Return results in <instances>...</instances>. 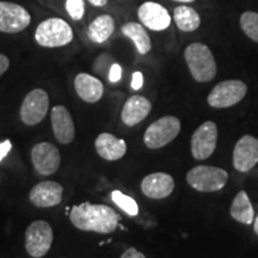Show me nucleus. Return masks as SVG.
Wrapping results in <instances>:
<instances>
[{
  "label": "nucleus",
  "instance_id": "1",
  "mask_svg": "<svg viewBox=\"0 0 258 258\" xmlns=\"http://www.w3.org/2000/svg\"><path fill=\"white\" fill-rule=\"evenodd\" d=\"M70 220L82 231L108 234L116 230L120 217L109 206L84 202L72 208Z\"/></svg>",
  "mask_w": 258,
  "mask_h": 258
},
{
  "label": "nucleus",
  "instance_id": "2",
  "mask_svg": "<svg viewBox=\"0 0 258 258\" xmlns=\"http://www.w3.org/2000/svg\"><path fill=\"white\" fill-rule=\"evenodd\" d=\"M184 59L190 74L196 82H211L217 76L218 67L214 55L209 47L201 42H194L185 48Z\"/></svg>",
  "mask_w": 258,
  "mask_h": 258
},
{
  "label": "nucleus",
  "instance_id": "3",
  "mask_svg": "<svg viewBox=\"0 0 258 258\" xmlns=\"http://www.w3.org/2000/svg\"><path fill=\"white\" fill-rule=\"evenodd\" d=\"M35 41L43 48H60L70 44L74 38L73 29L67 21L60 17H50L37 25L34 34Z\"/></svg>",
  "mask_w": 258,
  "mask_h": 258
},
{
  "label": "nucleus",
  "instance_id": "4",
  "mask_svg": "<svg viewBox=\"0 0 258 258\" xmlns=\"http://www.w3.org/2000/svg\"><path fill=\"white\" fill-rule=\"evenodd\" d=\"M228 180V173L224 169L209 165L192 167L186 175L188 184L198 191L214 192L221 190Z\"/></svg>",
  "mask_w": 258,
  "mask_h": 258
},
{
  "label": "nucleus",
  "instance_id": "5",
  "mask_svg": "<svg viewBox=\"0 0 258 258\" xmlns=\"http://www.w3.org/2000/svg\"><path fill=\"white\" fill-rule=\"evenodd\" d=\"M54 240V232L49 222L44 220L32 221L25 230V250L32 258L46 256Z\"/></svg>",
  "mask_w": 258,
  "mask_h": 258
},
{
  "label": "nucleus",
  "instance_id": "6",
  "mask_svg": "<svg viewBox=\"0 0 258 258\" xmlns=\"http://www.w3.org/2000/svg\"><path fill=\"white\" fill-rule=\"evenodd\" d=\"M180 121L175 116H164L146 129L144 143L151 150H158L175 140L180 132Z\"/></svg>",
  "mask_w": 258,
  "mask_h": 258
},
{
  "label": "nucleus",
  "instance_id": "7",
  "mask_svg": "<svg viewBox=\"0 0 258 258\" xmlns=\"http://www.w3.org/2000/svg\"><path fill=\"white\" fill-rule=\"evenodd\" d=\"M247 85L241 80H225L219 83L208 95V104L217 109L238 104L246 96Z\"/></svg>",
  "mask_w": 258,
  "mask_h": 258
},
{
  "label": "nucleus",
  "instance_id": "8",
  "mask_svg": "<svg viewBox=\"0 0 258 258\" xmlns=\"http://www.w3.org/2000/svg\"><path fill=\"white\" fill-rule=\"evenodd\" d=\"M49 109V96L43 89H34L24 97L19 117L25 125H36L43 121Z\"/></svg>",
  "mask_w": 258,
  "mask_h": 258
},
{
  "label": "nucleus",
  "instance_id": "9",
  "mask_svg": "<svg viewBox=\"0 0 258 258\" xmlns=\"http://www.w3.org/2000/svg\"><path fill=\"white\" fill-rule=\"evenodd\" d=\"M31 23V15L24 6L0 0V32L18 34Z\"/></svg>",
  "mask_w": 258,
  "mask_h": 258
},
{
  "label": "nucleus",
  "instance_id": "10",
  "mask_svg": "<svg viewBox=\"0 0 258 258\" xmlns=\"http://www.w3.org/2000/svg\"><path fill=\"white\" fill-rule=\"evenodd\" d=\"M218 144V127L213 121H206L191 137V154L195 159L206 160L214 153Z\"/></svg>",
  "mask_w": 258,
  "mask_h": 258
},
{
  "label": "nucleus",
  "instance_id": "11",
  "mask_svg": "<svg viewBox=\"0 0 258 258\" xmlns=\"http://www.w3.org/2000/svg\"><path fill=\"white\" fill-rule=\"evenodd\" d=\"M31 160L35 170L41 176L54 175L61 164L60 151L50 143H40L31 150Z\"/></svg>",
  "mask_w": 258,
  "mask_h": 258
},
{
  "label": "nucleus",
  "instance_id": "12",
  "mask_svg": "<svg viewBox=\"0 0 258 258\" xmlns=\"http://www.w3.org/2000/svg\"><path fill=\"white\" fill-rule=\"evenodd\" d=\"M258 163V139L244 135L237 141L233 151V166L239 172H249Z\"/></svg>",
  "mask_w": 258,
  "mask_h": 258
},
{
  "label": "nucleus",
  "instance_id": "13",
  "mask_svg": "<svg viewBox=\"0 0 258 258\" xmlns=\"http://www.w3.org/2000/svg\"><path fill=\"white\" fill-rule=\"evenodd\" d=\"M138 18L145 28L152 31L166 30L171 24V16L166 8L156 2H145L138 9Z\"/></svg>",
  "mask_w": 258,
  "mask_h": 258
},
{
  "label": "nucleus",
  "instance_id": "14",
  "mask_svg": "<svg viewBox=\"0 0 258 258\" xmlns=\"http://www.w3.org/2000/svg\"><path fill=\"white\" fill-rule=\"evenodd\" d=\"M63 188L60 183L53 180L40 182L30 190L29 200L35 207L50 208L55 207L62 200Z\"/></svg>",
  "mask_w": 258,
  "mask_h": 258
},
{
  "label": "nucleus",
  "instance_id": "15",
  "mask_svg": "<svg viewBox=\"0 0 258 258\" xmlns=\"http://www.w3.org/2000/svg\"><path fill=\"white\" fill-rule=\"evenodd\" d=\"M50 121L56 140L62 145L72 143L76 137V125L69 109L63 105H55L51 109Z\"/></svg>",
  "mask_w": 258,
  "mask_h": 258
},
{
  "label": "nucleus",
  "instance_id": "16",
  "mask_svg": "<svg viewBox=\"0 0 258 258\" xmlns=\"http://www.w3.org/2000/svg\"><path fill=\"white\" fill-rule=\"evenodd\" d=\"M175 189V179L165 172L147 175L141 182V190L145 196L153 200H163L170 196Z\"/></svg>",
  "mask_w": 258,
  "mask_h": 258
},
{
  "label": "nucleus",
  "instance_id": "17",
  "mask_svg": "<svg viewBox=\"0 0 258 258\" xmlns=\"http://www.w3.org/2000/svg\"><path fill=\"white\" fill-rule=\"evenodd\" d=\"M152 110V103L144 96H132L125 101L121 111V120L128 127H134L144 121Z\"/></svg>",
  "mask_w": 258,
  "mask_h": 258
},
{
  "label": "nucleus",
  "instance_id": "18",
  "mask_svg": "<svg viewBox=\"0 0 258 258\" xmlns=\"http://www.w3.org/2000/svg\"><path fill=\"white\" fill-rule=\"evenodd\" d=\"M74 89L77 95L86 103H97L101 101L104 93V85L96 77L89 73H79L74 78Z\"/></svg>",
  "mask_w": 258,
  "mask_h": 258
},
{
  "label": "nucleus",
  "instance_id": "19",
  "mask_svg": "<svg viewBox=\"0 0 258 258\" xmlns=\"http://www.w3.org/2000/svg\"><path fill=\"white\" fill-rule=\"evenodd\" d=\"M95 147L98 156L109 161L123 158L127 152V144L123 139H118L110 133H102L97 137Z\"/></svg>",
  "mask_w": 258,
  "mask_h": 258
},
{
  "label": "nucleus",
  "instance_id": "20",
  "mask_svg": "<svg viewBox=\"0 0 258 258\" xmlns=\"http://www.w3.org/2000/svg\"><path fill=\"white\" fill-rule=\"evenodd\" d=\"M121 31L125 37L133 42L138 53L141 55H146L152 49L151 37L143 24H139L137 22H128L122 25Z\"/></svg>",
  "mask_w": 258,
  "mask_h": 258
},
{
  "label": "nucleus",
  "instance_id": "21",
  "mask_svg": "<svg viewBox=\"0 0 258 258\" xmlns=\"http://www.w3.org/2000/svg\"><path fill=\"white\" fill-rule=\"evenodd\" d=\"M230 214L235 221L240 222V224H253L254 211L252 207V203H251L246 191L240 190V191L235 195L233 202H232L231 205Z\"/></svg>",
  "mask_w": 258,
  "mask_h": 258
},
{
  "label": "nucleus",
  "instance_id": "22",
  "mask_svg": "<svg viewBox=\"0 0 258 258\" xmlns=\"http://www.w3.org/2000/svg\"><path fill=\"white\" fill-rule=\"evenodd\" d=\"M115 19L110 15H101L90 23L88 37L95 43H103L114 34Z\"/></svg>",
  "mask_w": 258,
  "mask_h": 258
},
{
  "label": "nucleus",
  "instance_id": "23",
  "mask_svg": "<svg viewBox=\"0 0 258 258\" xmlns=\"http://www.w3.org/2000/svg\"><path fill=\"white\" fill-rule=\"evenodd\" d=\"M173 21L179 30L184 32H191L198 30L201 24V17L196 10L190 6H177L173 11Z\"/></svg>",
  "mask_w": 258,
  "mask_h": 258
},
{
  "label": "nucleus",
  "instance_id": "24",
  "mask_svg": "<svg viewBox=\"0 0 258 258\" xmlns=\"http://www.w3.org/2000/svg\"><path fill=\"white\" fill-rule=\"evenodd\" d=\"M239 22L244 34L258 43V12L245 11L240 16Z\"/></svg>",
  "mask_w": 258,
  "mask_h": 258
},
{
  "label": "nucleus",
  "instance_id": "25",
  "mask_svg": "<svg viewBox=\"0 0 258 258\" xmlns=\"http://www.w3.org/2000/svg\"><path fill=\"white\" fill-rule=\"evenodd\" d=\"M111 199L112 201L117 207H120L122 211H124L128 215L135 217L139 213V206L135 202L134 199H132L131 196L124 195L123 192H121L120 190H115L111 192Z\"/></svg>",
  "mask_w": 258,
  "mask_h": 258
},
{
  "label": "nucleus",
  "instance_id": "26",
  "mask_svg": "<svg viewBox=\"0 0 258 258\" xmlns=\"http://www.w3.org/2000/svg\"><path fill=\"white\" fill-rule=\"evenodd\" d=\"M64 9H66L67 15H69L73 21H82L84 16H85V0H66V3H64Z\"/></svg>",
  "mask_w": 258,
  "mask_h": 258
},
{
  "label": "nucleus",
  "instance_id": "27",
  "mask_svg": "<svg viewBox=\"0 0 258 258\" xmlns=\"http://www.w3.org/2000/svg\"><path fill=\"white\" fill-rule=\"evenodd\" d=\"M121 76H122V69L120 64L118 63L112 64L110 72H109V80H110L111 83H117L118 80L121 79Z\"/></svg>",
  "mask_w": 258,
  "mask_h": 258
},
{
  "label": "nucleus",
  "instance_id": "28",
  "mask_svg": "<svg viewBox=\"0 0 258 258\" xmlns=\"http://www.w3.org/2000/svg\"><path fill=\"white\" fill-rule=\"evenodd\" d=\"M144 85V76L141 72H134L132 79V88L134 90H140Z\"/></svg>",
  "mask_w": 258,
  "mask_h": 258
},
{
  "label": "nucleus",
  "instance_id": "29",
  "mask_svg": "<svg viewBox=\"0 0 258 258\" xmlns=\"http://www.w3.org/2000/svg\"><path fill=\"white\" fill-rule=\"evenodd\" d=\"M120 258H146V256L143 252L135 249V247H129L122 253V256Z\"/></svg>",
  "mask_w": 258,
  "mask_h": 258
},
{
  "label": "nucleus",
  "instance_id": "30",
  "mask_svg": "<svg viewBox=\"0 0 258 258\" xmlns=\"http://www.w3.org/2000/svg\"><path fill=\"white\" fill-rule=\"evenodd\" d=\"M11 148H12V145L10 140H5L0 144V161L4 159V158L6 157V154L11 151Z\"/></svg>",
  "mask_w": 258,
  "mask_h": 258
},
{
  "label": "nucleus",
  "instance_id": "31",
  "mask_svg": "<svg viewBox=\"0 0 258 258\" xmlns=\"http://www.w3.org/2000/svg\"><path fill=\"white\" fill-rule=\"evenodd\" d=\"M9 67H10V59L5 55V54L0 53V78H2L3 74L9 70Z\"/></svg>",
  "mask_w": 258,
  "mask_h": 258
},
{
  "label": "nucleus",
  "instance_id": "32",
  "mask_svg": "<svg viewBox=\"0 0 258 258\" xmlns=\"http://www.w3.org/2000/svg\"><path fill=\"white\" fill-rule=\"evenodd\" d=\"M88 2L92 6H96V8H103L108 4V0H88Z\"/></svg>",
  "mask_w": 258,
  "mask_h": 258
},
{
  "label": "nucleus",
  "instance_id": "33",
  "mask_svg": "<svg viewBox=\"0 0 258 258\" xmlns=\"http://www.w3.org/2000/svg\"><path fill=\"white\" fill-rule=\"evenodd\" d=\"M253 231H254V233L258 235V215L254 218V220H253Z\"/></svg>",
  "mask_w": 258,
  "mask_h": 258
},
{
  "label": "nucleus",
  "instance_id": "34",
  "mask_svg": "<svg viewBox=\"0 0 258 258\" xmlns=\"http://www.w3.org/2000/svg\"><path fill=\"white\" fill-rule=\"evenodd\" d=\"M172 2H177V3H192L195 0H172Z\"/></svg>",
  "mask_w": 258,
  "mask_h": 258
}]
</instances>
